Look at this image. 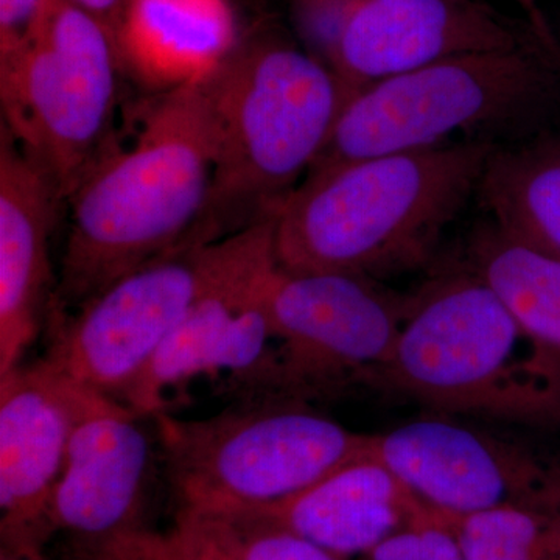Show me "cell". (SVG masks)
Here are the masks:
<instances>
[{
  "instance_id": "20",
  "label": "cell",
  "mask_w": 560,
  "mask_h": 560,
  "mask_svg": "<svg viewBox=\"0 0 560 560\" xmlns=\"http://www.w3.org/2000/svg\"><path fill=\"white\" fill-rule=\"evenodd\" d=\"M434 515L452 530L466 560H560V503Z\"/></svg>"
},
{
  "instance_id": "9",
  "label": "cell",
  "mask_w": 560,
  "mask_h": 560,
  "mask_svg": "<svg viewBox=\"0 0 560 560\" xmlns=\"http://www.w3.org/2000/svg\"><path fill=\"white\" fill-rule=\"evenodd\" d=\"M215 243H187L114 280L72 318L51 320L54 338L40 363L73 385L121 401L197 300Z\"/></svg>"
},
{
  "instance_id": "12",
  "label": "cell",
  "mask_w": 560,
  "mask_h": 560,
  "mask_svg": "<svg viewBox=\"0 0 560 560\" xmlns=\"http://www.w3.org/2000/svg\"><path fill=\"white\" fill-rule=\"evenodd\" d=\"M160 466L154 416L79 386L68 458L51 501V534L69 540L72 558H83L150 528L147 510Z\"/></svg>"
},
{
  "instance_id": "16",
  "label": "cell",
  "mask_w": 560,
  "mask_h": 560,
  "mask_svg": "<svg viewBox=\"0 0 560 560\" xmlns=\"http://www.w3.org/2000/svg\"><path fill=\"white\" fill-rule=\"evenodd\" d=\"M238 514L289 529L348 560L363 558L433 512L388 467L372 458L366 445L360 455L289 500Z\"/></svg>"
},
{
  "instance_id": "15",
  "label": "cell",
  "mask_w": 560,
  "mask_h": 560,
  "mask_svg": "<svg viewBox=\"0 0 560 560\" xmlns=\"http://www.w3.org/2000/svg\"><path fill=\"white\" fill-rule=\"evenodd\" d=\"M43 167L2 125L0 136V375L38 338L51 289L50 237L61 202Z\"/></svg>"
},
{
  "instance_id": "21",
  "label": "cell",
  "mask_w": 560,
  "mask_h": 560,
  "mask_svg": "<svg viewBox=\"0 0 560 560\" xmlns=\"http://www.w3.org/2000/svg\"><path fill=\"white\" fill-rule=\"evenodd\" d=\"M172 529L215 560H346L289 529L245 514L176 512Z\"/></svg>"
},
{
  "instance_id": "17",
  "label": "cell",
  "mask_w": 560,
  "mask_h": 560,
  "mask_svg": "<svg viewBox=\"0 0 560 560\" xmlns=\"http://www.w3.org/2000/svg\"><path fill=\"white\" fill-rule=\"evenodd\" d=\"M231 0H128L121 65L161 92L205 80L237 46Z\"/></svg>"
},
{
  "instance_id": "10",
  "label": "cell",
  "mask_w": 560,
  "mask_h": 560,
  "mask_svg": "<svg viewBox=\"0 0 560 560\" xmlns=\"http://www.w3.org/2000/svg\"><path fill=\"white\" fill-rule=\"evenodd\" d=\"M267 308L279 348L275 394L300 399L350 383L371 386L389 360L408 301L363 276L278 267Z\"/></svg>"
},
{
  "instance_id": "28",
  "label": "cell",
  "mask_w": 560,
  "mask_h": 560,
  "mask_svg": "<svg viewBox=\"0 0 560 560\" xmlns=\"http://www.w3.org/2000/svg\"><path fill=\"white\" fill-rule=\"evenodd\" d=\"M39 560H54V559H49L46 556V558H43V559H39ZM66 560H83V559L70 558V559H66Z\"/></svg>"
},
{
  "instance_id": "1",
  "label": "cell",
  "mask_w": 560,
  "mask_h": 560,
  "mask_svg": "<svg viewBox=\"0 0 560 560\" xmlns=\"http://www.w3.org/2000/svg\"><path fill=\"white\" fill-rule=\"evenodd\" d=\"M213 175L201 81L161 92L130 149L110 147L70 197L68 243L51 301L60 311L51 316L187 243L220 241L206 226Z\"/></svg>"
},
{
  "instance_id": "3",
  "label": "cell",
  "mask_w": 560,
  "mask_h": 560,
  "mask_svg": "<svg viewBox=\"0 0 560 560\" xmlns=\"http://www.w3.org/2000/svg\"><path fill=\"white\" fill-rule=\"evenodd\" d=\"M215 156L206 226L237 210L267 215L326 149L357 92L278 33H260L201 80ZM223 237V235H221Z\"/></svg>"
},
{
  "instance_id": "11",
  "label": "cell",
  "mask_w": 560,
  "mask_h": 560,
  "mask_svg": "<svg viewBox=\"0 0 560 560\" xmlns=\"http://www.w3.org/2000/svg\"><path fill=\"white\" fill-rule=\"evenodd\" d=\"M368 453L442 517L560 503L559 460L455 420L418 419L370 434Z\"/></svg>"
},
{
  "instance_id": "24",
  "label": "cell",
  "mask_w": 560,
  "mask_h": 560,
  "mask_svg": "<svg viewBox=\"0 0 560 560\" xmlns=\"http://www.w3.org/2000/svg\"><path fill=\"white\" fill-rule=\"evenodd\" d=\"M83 560H215L184 540L175 530L147 528L102 545Z\"/></svg>"
},
{
  "instance_id": "8",
  "label": "cell",
  "mask_w": 560,
  "mask_h": 560,
  "mask_svg": "<svg viewBox=\"0 0 560 560\" xmlns=\"http://www.w3.org/2000/svg\"><path fill=\"white\" fill-rule=\"evenodd\" d=\"M276 268L272 210L217 241L197 300L121 401L154 416L167 410L168 393L213 374L275 393L279 348L267 290Z\"/></svg>"
},
{
  "instance_id": "18",
  "label": "cell",
  "mask_w": 560,
  "mask_h": 560,
  "mask_svg": "<svg viewBox=\"0 0 560 560\" xmlns=\"http://www.w3.org/2000/svg\"><path fill=\"white\" fill-rule=\"evenodd\" d=\"M478 191L501 232L560 259V132L495 149Z\"/></svg>"
},
{
  "instance_id": "26",
  "label": "cell",
  "mask_w": 560,
  "mask_h": 560,
  "mask_svg": "<svg viewBox=\"0 0 560 560\" xmlns=\"http://www.w3.org/2000/svg\"><path fill=\"white\" fill-rule=\"evenodd\" d=\"M73 2L94 14L114 33L117 39V32H119L121 20H124L128 0H73Z\"/></svg>"
},
{
  "instance_id": "27",
  "label": "cell",
  "mask_w": 560,
  "mask_h": 560,
  "mask_svg": "<svg viewBox=\"0 0 560 560\" xmlns=\"http://www.w3.org/2000/svg\"><path fill=\"white\" fill-rule=\"evenodd\" d=\"M514 2L525 11L529 25L537 32V35L541 39L547 40L548 44H551V46H556V40L552 38L550 27H548L547 21H545L544 14H541L537 0H514Z\"/></svg>"
},
{
  "instance_id": "2",
  "label": "cell",
  "mask_w": 560,
  "mask_h": 560,
  "mask_svg": "<svg viewBox=\"0 0 560 560\" xmlns=\"http://www.w3.org/2000/svg\"><path fill=\"white\" fill-rule=\"evenodd\" d=\"M495 149L475 139L312 168L272 209L278 267L374 279L419 264Z\"/></svg>"
},
{
  "instance_id": "19",
  "label": "cell",
  "mask_w": 560,
  "mask_h": 560,
  "mask_svg": "<svg viewBox=\"0 0 560 560\" xmlns=\"http://www.w3.org/2000/svg\"><path fill=\"white\" fill-rule=\"evenodd\" d=\"M471 270L518 324L560 363V259L486 228L471 245Z\"/></svg>"
},
{
  "instance_id": "22",
  "label": "cell",
  "mask_w": 560,
  "mask_h": 560,
  "mask_svg": "<svg viewBox=\"0 0 560 560\" xmlns=\"http://www.w3.org/2000/svg\"><path fill=\"white\" fill-rule=\"evenodd\" d=\"M361 560H466L452 530L436 515L394 534Z\"/></svg>"
},
{
  "instance_id": "13",
  "label": "cell",
  "mask_w": 560,
  "mask_h": 560,
  "mask_svg": "<svg viewBox=\"0 0 560 560\" xmlns=\"http://www.w3.org/2000/svg\"><path fill=\"white\" fill-rule=\"evenodd\" d=\"M77 397L40 361L0 375V560L46 558Z\"/></svg>"
},
{
  "instance_id": "6",
  "label": "cell",
  "mask_w": 560,
  "mask_h": 560,
  "mask_svg": "<svg viewBox=\"0 0 560 560\" xmlns=\"http://www.w3.org/2000/svg\"><path fill=\"white\" fill-rule=\"evenodd\" d=\"M176 512L238 514L311 488L364 452L355 433L300 399L249 400L202 419L154 415Z\"/></svg>"
},
{
  "instance_id": "7",
  "label": "cell",
  "mask_w": 560,
  "mask_h": 560,
  "mask_svg": "<svg viewBox=\"0 0 560 560\" xmlns=\"http://www.w3.org/2000/svg\"><path fill=\"white\" fill-rule=\"evenodd\" d=\"M114 33L73 0H40L0 50L3 127L69 201L110 149L121 68Z\"/></svg>"
},
{
  "instance_id": "23",
  "label": "cell",
  "mask_w": 560,
  "mask_h": 560,
  "mask_svg": "<svg viewBox=\"0 0 560 560\" xmlns=\"http://www.w3.org/2000/svg\"><path fill=\"white\" fill-rule=\"evenodd\" d=\"M357 2L359 0H293L294 20L307 50L330 68Z\"/></svg>"
},
{
  "instance_id": "25",
  "label": "cell",
  "mask_w": 560,
  "mask_h": 560,
  "mask_svg": "<svg viewBox=\"0 0 560 560\" xmlns=\"http://www.w3.org/2000/svg\"><path fill=\"white\" fill-rule=\"evenodd\" d=\"M40 0H0V50L9 49L27 32Z\"/></svg>"
},
{
  "instance_id": "4",
  "label": "cell",
  "mask_w": 560,
  "mask_h": 560,
  "mask_svg": "<svg viewBox=\"0 0 560 560\" xmlns=\"http://www.w3.org/2000/svg\"><path fill=\"white\" fill-rule=\"evenodd\" d=\"M371 386L448 412L560 430V363L471 268L408 301Z\"/></svg>"
},
{
  "instance_id": "5",
  "label": "cell",
  "mask_w": 560,
  "mask_h": 560,
  "mask_svg": "<svg viewBox=\"0 0 560 560\" xmlns=\"http://www.w3.org/2000/svg\"><path fill=\"white\" fill-rule=\"evenodd\" d=\"M559 108L560 54L544 40L460 55L357 92L312 168L433 149L460 131L536 128Z\"/></svg>"
},
{
  "instance_id": "14",
  "label": "cell",
  "mask_w": 560,
  "mask_h": 560,
  "mask_svg": "<svg viewBox=\"0 0 560 560\" xmlns=\"http://www.w3.org/2000/svg\"><path fill=\"white\" fill-rule=\"evenodd\" d=\"M533 40L544 39L482 0H359L331 69L360 91L448 58Z\"/></svg>"
}]
</instances>
